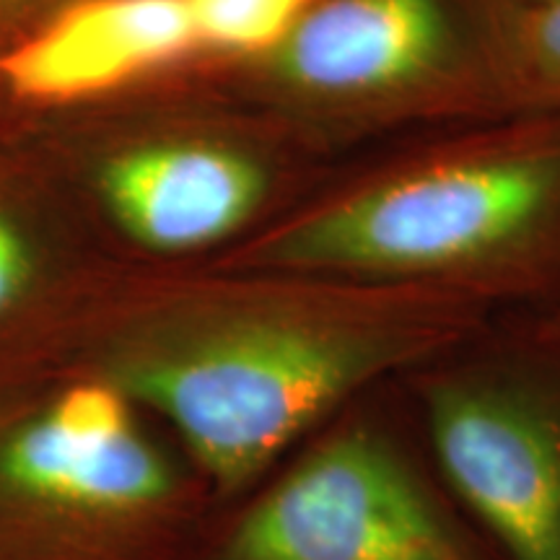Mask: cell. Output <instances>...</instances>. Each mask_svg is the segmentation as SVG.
<instances>
[{
  "label": "cell",
  "instance_id": "6",
  "mask_svg": "<svg viewBox=\"0 0 560 560\" xmlns=\"http://www.w3.org/2000/svg\"><path fill=\"white\" fill-rule=\"evenodd\" d=\"M439 465L509 560H560V335L529 355L429 392Z\"/></svg>",
  "mask_w": 560,
  "mask_h": 560
},
{
  "label": "cell",
  "instance_id": "3",
  "mask_svg": "<svg viewBox=\"0 0 560 560\" xmlns=\"http://www.w3.org/2000/svg\"><path fill=\"white\" fill-rule=\"evenodd\" d=\"M206 493L109 384H0V560H187Z\"/></svg>",
  "mask_w": 560,
  "mask_h": 560
},
{
  "label": "cell",
  "instance_id": "1",
  "mask_svg": "<svg viewBox=\"0 0 560 560\" xmlns=\"http://www.w3.org/2000/svg\"><path fill=\"white\" fill-rule=\"evenodd\" d=\"M467 291L260 268L94 280L0 346V384L91 376L170 425L210 493L260 478L342 400L459 346Z\"/></svg>",
  "mask_w": 560,
  "mask_h": 560
},
{
  "label": "cell",
  "instance_id": "2",
  "mask_svg": "<svg viewBox=\"0 0 560 560\" xmlns=\"http://www.w3.org/2000/svg\"><path fill=\"white\" fill-rule=\"evenodd\" d=\"M231 265L454 291L488 276L560 299V117H520L374 174L262 231Z\"/></svg>",
  "mask_w": 560,
  "mask_h": 560
},
{
  "label": "cell",
  "instance_id": "11",
  "mask_svg": "<svg viewBox=\"0 0 560 560\" xmlns=\"http://www.w3.org/2000/svg\"><path fill=\"white\" fill-rule=\"evenodd\" d=\"M37 252L24 229L0 213V340H9L13 322L30 319V301L37 289ZM19 330V327H16Z\"/></svg>",
  "mask_w": 560,
  "mask_h": 560
},
{
  "label": "cell",
  "instance_id": "13",
  "mask_svg": "<svg viewBox=\"0 0 560 560\" xmlns=\"http://www.w3.org/2000/svg\"><path fill=\"white\" fill-rule=\"evenodd\" d=\"M542 325L548 327L550 332H558V335H560V306H558V310H552V312H550V317L545 319Z\"/></svg>",
  "mask_w": 560,
  "mask_h": 560
},
{
  "label": "cell",
  "instance_id": "10",
  "mask_svg": "<svg viewBox=\"0 0 560 560\" xmlns=\"http://www.w3.org/2000/svg\"><path fill=\"white\" fill-rule=\"evenodd\" d=\"M198 50L260 60L289 37L314 0H182Z\"/></svg>",
  "mask_w": 560,
  "mask_h": 560
},
{
  "label": "cell",
  "instance_id": "7",
  "mask_svg": "<svg viewBox=\"0 0 560 560\" xmlns=\"http://www.w3.org/2000/svg\"><path fill=\"white\" fill-rule=\"evenodd\" d=\"M96 192L125 240L151 255L182 257L255 221L272 192V170L231 140L153 138L104 161Z\"/></svg>",
  "mask_w": 560,
  "mask_h": 560
},
{
  "label": "cell",
  "instance_id": "9",
  "mask_svg": "<svg viewBox=\"0 0 560 560\" xmlns=\"http://www.w3.org/2000/svg\"><path fill=\"white\" fill-rule=\"evenodd\" d=\"M486 55L493 107L560 117V0H493Z\"/></svg>",
  "mask_w": 560,
  "mask_h": 560
},
{
  "label": "cell",
  "instance_id": "12",
  "mask_svg": "<svg viewBox=\"0 0 560 560\" xmlns=\"http://www.w3.org/2000/svg\"><path fill=\"white\" fill-rule=\"evenodd\" d=\"M34 3H37V0H0V26L11 24L19 13L32 9Z\"/></svg>",
  "mask_w": 560,
  "mask_h": 560
},
{
  "label": "cell",
  "instance_id": "5",
  "mask_svg": "<svg viewBox=\"0 0 560 560\" xmlns=\"http://www.w3.org/2000/svg\"><path fill=\"white\" fill-rule=\"evenodd\" d=\"M210 560H472L400 454L369 429L319 441L262 490Z\"/></svg>",
  "mask_w": 560,
  "mask_h": 560
},
{
  "label": "cell",
  "instance_id": "8",
  "mask_svg": "<svg viewBox=\"0 0 560 560\" xmlns=\"http://www.w3.org/2000/svg\"><path fill=\"white\" fill-rule=\"evenodd\" d=\"M198 50L182 0H75L5 60L21 96L75 102L107 94Z\"/></svg>",
  "mask_w": 560,
  "mask_h": 560
},
{
  "label": "cell",
  "instance_id": "4",
  "mask_svg": "<svg viewBox=\"0 0 560 560\" xmlns=\"http://www.w3.org/2000/svg\"><path fill=\"white\" fill-rule=\"evenodd\" d=\"M255 70L276 107L310 120L416 115L482 89L493 104L486 34L450 0H314Z\"/></svg>",
  "mask_w": 560,
  "mask_h": 560
}]
</instances>
